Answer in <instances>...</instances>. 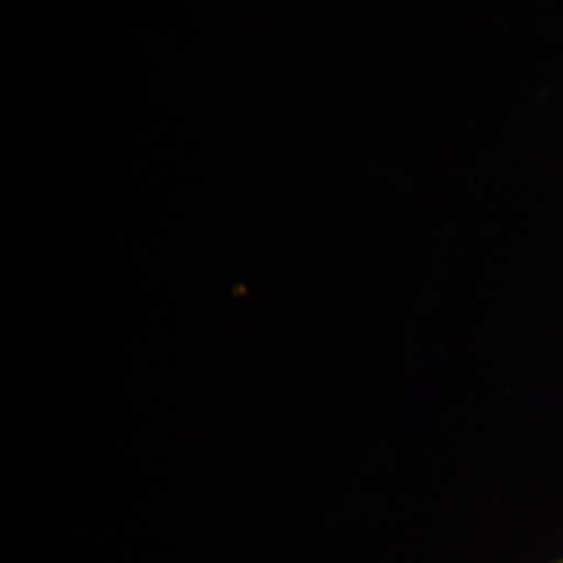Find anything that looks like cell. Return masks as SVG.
Listing matches in <instances>:
<instances>
[{"label": "cell", "mask_w": 563, "mask_h": 563, "mask_svg": "<svg viewBox=\"0 0 563 563\" xmlns=\"http://www.w3.org/2000/svg\"><path fill=\"white\" fill-rule=\"evenodd\" d=\"M560 563H563V562H560Z\"/></svg>", "instance_id": "1"}]
</instances>
